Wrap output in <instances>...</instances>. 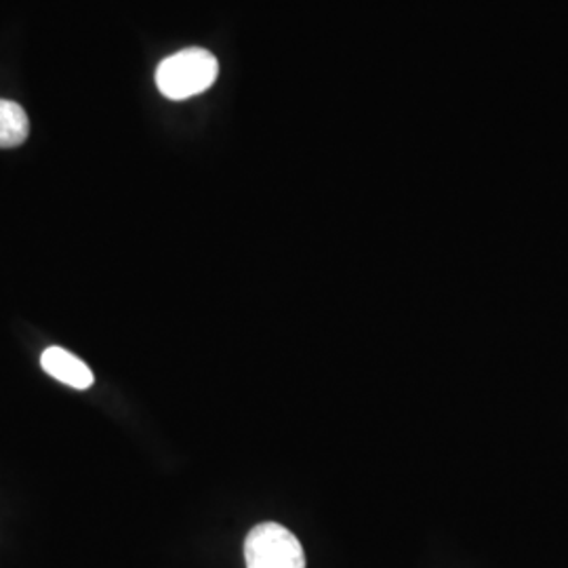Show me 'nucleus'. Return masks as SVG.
<instances>
[{"label":"nucleus","mask_w":568,"mask_h":568,"mask_svg":"<svg viewBox=\"0 0 568 568\" xmlns=\"http://www.w3.org/2000/svg\"><path fill=\"white\" fill-rule=\"evenodd\" d=\"M30 121L20 103L0 100V148H18L28 140Z\"/></svg>","instance_id":"nucleus-4"},{"label":"nucleus","mask_w":568,"mask_h":568,"mask_svg":"<svg viewBox=\"0 0 568 568\" xmlns=\"http://www.w3.org/2000/svg\"><path fill=\"white\" fill-rule=\"evenodd\" d=\"M41 365L44 373L55 377L61 384L74 387V389H87L93 386V373L91 368L70 354L63 347H49L44 349L41 356Z\"/></svg>","instance_id":"nucleus-3"},{"label":"nucleus","mask_w":568,"mask_h":568,"mask_svg":"<svg viewBox=\"0 0 568 568\" xmlns=\"http://www.w3.org/2000/svg\"><path fill=\"white\" fill-rule=\"evenodd\" d=\"M244 562L246 568H305V554L288 528L264 523L246 535Z\"/></svg>","instance_id":"nucleus-2"},{"label":"nucleus","mask_w":568,"mask_h":568,"mask_svg":"<svg viewBox=\"0 0 568 568\" xmlns=\"http://www.w3.org/2000/svg\"><path fill=\"white\" fill-rule=\"evenodd\" d=\"M220 74L215 55L204 49H183L161 61L156 70V87L166 100L182 102L204 93Z\"/></svg>","instance_id":"nucleus-1"}]
</instances>
